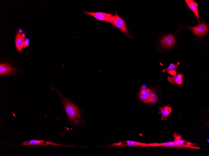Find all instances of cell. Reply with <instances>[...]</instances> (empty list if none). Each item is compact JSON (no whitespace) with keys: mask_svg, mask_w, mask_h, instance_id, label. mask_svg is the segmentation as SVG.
I'll use <instances>...</instances> for the list:
<instances>
[{"mask_svg":"<svg viewBox=\"0 0 209 156\" xmlns=\"http://www.w3.org/2000/svg\"><path fill=\"white\" fill-rule=\"evenodd\" d=\"M139 146L141 147H147V144L145 143L135 142L131 140H126L123 142L115 143L112 144L110 146Z\"/></svg>","mask_w":209,"mask_h":156,"instance_id":"52a82bcc","label":"cell"},{"mask_svg":"<svg viewBox=\"0 0 209 156\" xmlns=\"http://www.w3.org/2000/svg\"><path fill=\"white\" fill-rule=\"evenodd\" d=\"M185 1L189 8L193 12L196 16L199 24V15L198 10V3L193 0H185Z\"/></svg>","mask_w":209,"mask_h":156,"instance_id":"8fae6325","label":"cell"},{"mask_svg":"<svg viewBox=\"0 0 209 156\" xmlns=\"http://www.w3.org/2000/svg\"><path fill=\"white\" fill-rule=\"evenodd\" d=\"M58 92L61 97L67 115L71 121L78 125L81 121L80 111L77 106L70 100L64 97L60 93Z\"/></svg>","mask_w":209,"mask_h":156,"instance_id":"6da1fadb","label":"cell"},{"mask_svg":"<svg viewBox=\"0 0 209 156\" xmlns=\"http://www.w3.org/2000/svg\"><path fill=\"white\" fill-rule=\"evenodd\" d=\"M17 71V70L6 64H0V75H7L12 72Z\"/></svg>","mask_w":209,"mask_h":156,"instance_id":"4fadbf2b","label":"cell"},{"mask_svg":"<svg viewBox=\"0 0 209 156\" xmlns=\"http://www.w3.org/2000/svg\"><path fill=\"white\" fill-rule=\"evenodd\" d=\"M183 76L182 73H179L176 75L173 76L172 77L168 76L167 80L171 84H176L181 87H182V78Z\"/></svg>","mask_w":209,"mask_h":156,"instance_id":"ba28073f","label":"cell"},{"mask_svg":"<svg viewBox=\"0 0 209 156\" xmlns=\"http://www.w3.org/2000/svg\"><path fill=\"white\" fill-rule=\"evenodd\" d=\"M152 91L150 89H142L138 93L139 98L143 102L149 103L150 95Z\"/></svg>","mask_w":209,"mask_h":156,"instance_id":"30bf717a","label":"cell"},{"mask_svg":"<svg viewBox=\"0 0 209 156\" xmlns=\"http://www.w3.org/2000/svg\"><path fill=\"white\" fill-rule=\"evenodd\" d=\"M189 29L196 36H204L207 35L209 31L208 26L204 22L199 23L195 26H191Z\"/></svg>","mask_w":209,"mask_h":156,"instance_id":"3957f363","label":"cell"},{"mask_svg":"<svg viewBox=\"0 0 209 156\" xmlns=\"http://www.w3.org/2000/svg\"><path fill=\"white\" fill-rule=\"evenodd\" d=\"M110 23L125 34L128 37L132 38L128 30L125 21L118 15L116 12L115 15L113 16Z\"/></svg>","mask_w":209,"mask_h":156,"instance_id":"7a4b0ae2","label":"cell"},{"mask_svg":"<svg viewBox=\"0 0 209 156\" xmlns=\"http://www.w3.org/2000/svg\"><path fill=\"white\" fill-rule=\"evenodd\" d=\"M172 111L170 106L166 105L159 108V114L161 115V120H167L168 116Z\"/></svg>","mask_w":209,"mask_h":156,"instance_id":"7c38bea8","label":"cell"},{"mask_svg":"<svg viewBox=\"0 0 209 156\" xmlns=\"http://www.w3.org/2000/svg\"><path fill=\"white\" fill-rule=\"evenodd\" d=\"M27 40H26L24 43V47H25L26 46H27L28 44V42L27 41Z\"/></svg>","mask_w":209,"mask_h":156,"instance_id":"e0dca14e","label":"cell"},{"mask_svg":"<svg viewBox=\"0 0 209 156\" xmlns=\"http://www.w3.org/2000/svg\"><path fill=\"white\" fill-rule=\"evenodd\" d=\"M175 40L174 36L171 34L164 35L160 41V44L162 47L170 49L175 45Z\"/></svg>","mask_w":209,"mask_h":156,"instance_id":"5b68a950","label":"cell"},{"mask_svg":"<svg viewBox=\"0 0 209 156\" xmlns=\"http://www.w3.org/2000/svg\"><path fill=\"white\" fill-rule=\"evenodd\" d=\"M158 98L156 94L152 91L150 95L149 103H155L156 102Z\"/></svg>","mask_w":209,"mask_h":156,"instance_id":"2e32d148","label":"cell"},{"mask_svg":"<svg viewBox=\"0 0 209 156\" xmlns=\"http://www.w3.org/2000/svg\"><path fill=\"white\" fill-rule=\"evenodd\" d=\"M180 64V63L179 62H177L176 64H174L172 63H171L167 68L164 69L163 70L162 72L163 73L167 72L168 73L171 74L173 76L177 74L176 70L178 66Z\"/></svg>","mask_w":209,"mask_h":156,"instance_id":"9a60e30c","label":"cell"},{"mask_svg":"<svg viewBox=\"0 0 209 156\" xmlns=\"http://www.w3.org/2000/svg\"><path fill=\"white\" fill-rule=\"evenodd\" d=\"M83 13L86 15L92 16L96 19L102 21H108L110 23L111 21L113 15L101 12H91L84 11Z\"/></svg>","mask_w":209,"mask_h":156,"instance_id":"277c9868","label":"cell"},{"mask_svg":"<svg viewBox=\"0 0 209 156\" xmlns=\"http://www.w3.org/2000/svg\"><path fill=\"white\" fill-rule=\"evenodd\" d=\"M25 35L21 33H18L16 35L15 39L16 47L17 50L21 52L24 46Z\"/></svg>","mask_w":209,"mask_h":156,"instance_id":"9c48e42d","label":"cell"},{"mask_svg":"<svg viewBox=\"0 0 209 156\" xmlns=\"http://www.w3.org/2000/svg\"><path fill=\"white\" fill-rule=\"evenodd\" d=\"M29 145H54L60 146H65L61 144H57L52 142L46 141L42 140H35L25 141L20 145L21 146Z\"/></svg>","mask_w":209,"mask_h":156,"instance_id":"8992f818","label":"cell"},{"mask_svg":"<svg viewBox=\"0 0 209 156\" xmlns=\"http://www.w3.org/2000/svg\"><path fill=\"white\" fill-rule=\"evenodd\" d=\"M175 138V142L177 145L183 147V149L190 148L194 149H200L198 147L192 146L190 145L185 144V141L182 140H181L180 135H176V133L174 134Z\"/></svg>","mask_w":209,"mask_h":156,"instance_id":"5bb4252c","label":"cell"}]
</instances>
